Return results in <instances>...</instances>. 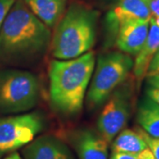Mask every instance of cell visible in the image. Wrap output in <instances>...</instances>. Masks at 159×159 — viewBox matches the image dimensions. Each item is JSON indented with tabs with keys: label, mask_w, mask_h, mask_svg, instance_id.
<instances>
[{
	"label": "cell",
	"mask_w": 159,
	"mask_h": 159,
	"mask_svg": "<svg viewBox=\"0 0 159 159\" xmlns=\"http://www.w3.org/2000/svg\"><path fill=\"white\" fill-rule=\"evenodd\" d=\"M151 12L147 0H118L105 18L107 43L116 38L119 26L121 23L133 20H149Z\"/></svg>",
	"instance_id": "8"
},
{
	"label": "cell",
	"mask_w": 159,
	"mask_h": 159,
	"mask_svg": "<svg viewBox=\"0 0 159 159\" xmlns=\"http://www.w3.org/2000/svg\"><path fill=\"white\" fill-rule=\"evenodd\" d=\"M15 0H0V28Z\"/></svg>",
	"instance_id": "18"
},
{
	"label": "cell",
	"mask_w": 159,
	"mask_h": 159,
	"mask_svg": "<svg viewBox=\"0 0 159 159\" xmlns=\"http://www.w3.org/2000/svg\"><path fill=\"white\" fill-rule=\"evenodd\" d=\"M45 119L38 111L0 118V159L25 147L43 130Z\"/></svg>",
	"instance_id": "6"
},
{
	"label": "cell",
	"mask_w": 159,
	"mask_h": 159,
	"mask_svg": "<svg viewBox=\"0 0 159 159\" xmlns=\"http://www.w3.org/2000/svg\"><path fill=\"white\" fill-rule=\"evenodd\" d=\"M146 148H148V145L142 135V128L122 130L111 145L112 152L138 153Z\"/></svg>",
	"instance_id": "15"
},
{
	"label": "cell",
	"mask_w": 159,
	"mask_h": 159,
	"mask_svg": "<svg viewBox=\"0 0 159 159\" xmlns=\"http://www.w3.org/2000/svg\"><path fill=\"white\" fill-rule=\"evenodd\" d=\"M111 159H155L149 148H146L138 153L112 152Z\"/></svg>",
	"instance_id": "16"
},
{
	"label": "cell",
	"mask_w": 159,
	"mask_h": 159,
	"mask_svg": "<svg viewBox=\"0 0 159 159\" xmlns=\"http://www.w3.org/2000/svg\"><path fill=\"white\" fill-rule=\"evenodd\" d=\"M96 65L94 51L78 57L50 64V100L57 113L74 117L82 111L88 89Z\"/></svg>",
	"instance_id": "2"
},
{
	"label": "cell",
	"mask_w": 159,
	"mask_h": 159,
	"mask_svg": "<svg viewBox=\"0 0 159 159\" xmlns=\"http://www.w3.org/2000/svg\"><path fill=\"white\" fill-rule=\"evenodd\" d=\"M159 73V50L157 51V53L154 55L153 58L151 59V61L149 63L148 68V73L147 75L150 74H158ZM146 75V76H147Z\"/></svg>",
	"instance_id": "19"
},
{
	"label": "cell",
	"mask_w": 159,
	"mask_h": 159,
	"mask_svg": "<svg viewBox=\"0 0 159 159\" xmlns=\"http://www.w3.org/2000/svg\"><path fill=\"white\" fill-rule=\"evenodd\" d=\"M30 11L50 29L57 26L66 11V0H23Z\"/></svg>",
	"instance_id": "13"
},
{
	"label": "cell",
	"mask_w": 159,
	"mask_h": 159,
	"mask_svg": "<svg viewBox=\"0 0 159 159\" xmlns=\"http://www.w3.org/2000/svg\"><path fill=\"white\" fill-rule=\"evenodd\" d=\"M111 1H116V2H117V1H118V0H111Z\"/></svg>",
	"instance_id": "24"
},
{
	"label": "cell",
	"mask_w": 159,
	"mask_h": 159,
	"mask_svg": "<svg viewBox=\"0 0 159 159\" xmlns=\"http://www.w3.org/2000/svg\"><path fill=\"white\" fill-rule=\"evenodd\" d=\"M4 159H22V157H21L20 154H19L16 151H14L12 153L9 154L8 156H6Z\"/></svg>",
	"instance_id": "23"
},
{
	"label": "cell",
	"mask_w": 159,
	"mask_h": 159,
	"mask_svg": "<svg viewBox=\"0 0 159 159\" xmlns=\"http://www.w3.org/2000/svg\"><path fill=\"white\" fill-rule=\"evenodd\" d=\"M151 17L159 18V0H147Z\"/></svg>",
	"instance_id": "21"
},
{
	"label": "cell",
	"mask_w": 159,
	"mask_h": 159,
	"mask_svg": "<svg viewBox=\"0 0 159 159\" xmlns=\"http://www.w3.org/2000/svg\"><path fill=\"white\" fill-rule=\"evenodd\" d=\"M99 12L74 3L65 11L52 35L51 50L55 59L67 60L91 51L96 43Z\"/></svg>",
	"instance_id": "3"
},
{
	"label": "cell",
	"mask_w": 159,
	"mask_h": 159,
	"mask_svg": "<svg viewBox=\"0 0 159 159\" xmlns=\"http://www.w3.org/2000/svg\"><path fill=\"white\" fill-rule=\"evenodd\" d=\"M50 28L23 0H15L0 28V64L28 67L45 56L51 43Z\"/></svg>",
	"instance_id": "1"
},
{
	"label": "cell",
	"mask_w": 159,
	"mask_h": 159,
	"mask_svg": "<svg viewBox=\"0 0 159 159\" xmlns=\"http://www.w3.org/2000/svg\"><path fill=\"white\" fill-rule=\"evenodd\" d=\"M41 82L33 73L20 68L0 69V114L29 112L41 97Z\"/></svg>",
	"instance_id": "5"
},
{
	"label": "cell",
	"mask_w": 159,
	"mask_h": 159,
	"mask_svg": "<svg viewBox=\"0 0 159 159\" xmlns=\"http://www.w3.org/2000/svg\"><path fill=\"white\" fill-rule=\"evenodd\" d=\"M146 97L159 104V87L148 85L146 88Z\"/></svg>",
	"instance_id": "20"
},
{
	"label": "cell",
	"mask_w": 159,
	"mask_h": 159,
	"mask_svg": "<svg viewBox=\"0 0 159 159\" xmlns=\"http://www.w3.org/2000/svg\"><path fill=\"white\" fill-rule=\"evenodd\" d=\"M23 159H75L69 147L57 136L43 134L21 150Z\"/></svg>",
	"instance_id": "10"
},
{
	"label": "cell",
	"mask_w": 159,
	"mask_h": 159,
	"mask_svg": "<svg viewBox=\"0 0 159 159\" xmlns=\"http://www.w3.org/2000/svg\"><path fill=\"white\" fill-rule=\"evenodd\" d=\"M148 28L149 20H133L121 23L115 39L119 51L136 56L146 41Z\"/></svg>",
	"instance_id": "11"
},
{
	"label": "cell",
	"mask_w": 159,
	"mask_h": 159,
	"mask_svg": "<svg viewBox=\"0 0 159 159\" xmlns=\"http://www.w3.org/2000/svg\"><path fill=\"white\" fill-rule=\"evenodd\" d=\"M133 67L130 55L122 51L101 54L96 60L86 96L88 108L96 111L102 106L113 91L127 79Z\"/></svg>",
	"instance_id": "4"
},
{
	"label": "cell",
	"mask_w": 159,
	"mask_h": 159,
	"mask_svg": "<svg viewBox=\"0 0 159 159\" xmlns=\"http://www.w3.org/2000/svg\"><path fill=\"white\" fill-rule=\"evenodd\" d=\"M70 142L79 159H108L109 143L98 132L91 128L73 131Z\"/></svg>",
	"instance_id": "9"
},
{
	"label": "cell",
	"mask_w": 159,
	"mask_h": 159,
	"mask_svg": "<svg viewBox=\"0 0 159 159\" xmlns=\"http://www.w3.org/2000/svg\"><path fill=\"white\" fill-rule=\"evenodd\" d=\"M133 96L132 84L125 80L104 102L97 119V130L108 143L127 124L133 107Z\"/></svg>",
	"instance_id": "7"
},
{
	"label": "cell",
	"mask_w": 159,
	"mask_h": 159,
	"mask_svg": "<svg viewBox=\"0 0 159 159\" xmlns=\"http://www.w3.org/2000/svg\"><path fill=\"white\" fill-rule=\"evenodd\" d=\"M136 119L142 129L149 136L159 138V104L146 97L140 102Z\"/></svg>",
	"instance_id": "14"
},
{
	"label": "cell",
	"mask_w": 159,
	"mask_h": 159,
	"mask_svg": "<svg viewBox=\"0 0 159 159\" xmlns=\"http://www.w3.org/2000/svg\"><path fill=\"white\" fill-rule=\"evenodd\" d=\"M158 50L159 27L151 17L149 20V28L146 41L134 62V74L138 82H141L146 77L149 63Z\"/></svg>",
	"instance_id": "12"
},
{
	"label": "cell",
	"mask_w": 159,
	"mask_h": 159,
	"mask_svg": "<svg viewBox=\"0 0 159 159\" xmlns=\"http://www.w3.org/2000/svg\"><path fill=\"white\" fill-rule=\"evenodd\" d=\"M142 135L147 142L148 148L152 152L155 159H159V138H153V137L149 136L148 134H146L142 129Z\"/></svg>",
	"instance_id": "17"
},
{
	"label": "cell",
	"mask_w": 159,
	"mask_h": 159,
	"mask_svg": "<svg viewBox=\"0 0 159 159\" xmlns=\"http://www.w3.org/2000/svg\"><path fill=\"white\" fill-rule=\"evenodd\" d=\"M147 82L148 85L159 87V73L147 75Z\"/></svg>",
	"instance_id": "22"
}]
</instances>
